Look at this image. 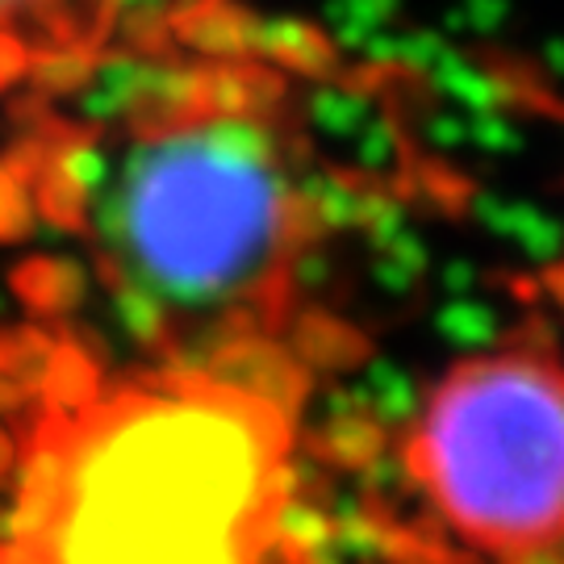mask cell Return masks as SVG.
<instances>
[{
	"label": "cell",
	"instance_id": "cell-2",
	"mask_svg": "<svg viewBox=\"0 0 564 564\" xmlns=\"http://www.w3.org/2000/svg\"><path fill=\"white\" fill-rule=\"evenodd\" d=\"M289 423L239 384L167 372L118 384L34 464L9 564H268Z\"/></svg>",
	"mask_w": 564,
	"mask_h": 564
},
{
	"label": "cell",
	"instance_id": "cell-1",
	"mask_svg": "<svg viewBox=\"0 0 564 564\" xmlns=\"http://www.w3.org/2000/svg\"><path fill=\"white\" fill-rule=\"evenodd\" d=\"M59 163L97 272L142 330L193 343L281 314L318 188L268 63L202 42L155 51Z\"/></svg>",
	"mask_w": 564,
	"mask_h": 564
},
{
	"label": "cell",
	"instance_id": "cell-4",
	"mask_svg": "<svg viewBox=\"0 0 564 564\" xmlns=\"http://www.w3.org/2000/svg\"><path fill=\"white\" fill-rule=\"evenodd\" d=\"M126 0H0V84L101 63Z\"/></svg>",
	"mask_w": 564,
	"mask_h": 564
},
{
	"label": "cell",
	"instance_id": "cell-3",
	"mask_svg": "<svg viewBox=\"0 0 564 564\" xmlns=\"http://www.w3.org/2000/svg\"><path fill=\"white\" fill-rule=\"evenodd\" d=\"M410 489L477 564L564 556V351L514 330L447 364L405 431Z\"/></svg>",
	"mask_w": 564,
	"mask_h": 564
}]
</instances>
